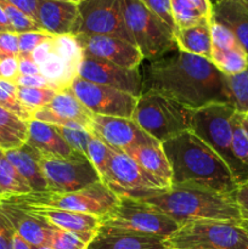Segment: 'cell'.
Masks as SVG:
<instances>
[{
    "label": "cell",
    "instance_id": "26",
    "mask_svg": "<svg viewBox=\"0 0 248 249\" xmlns=\"http://www.w3.org/2000/svg\"><path fill=\"white\" fill-rule=\"evenodd\" d=\"M170 5L177 29L212 22L211 0H170Z\"/></svg>",
    "mask_w": 248,
    "mask_h": 249
},
{
    "label": "cell",
    "instance_id": "59",
    "mask_svg": "<svg viewBox=\"0 0 248 249\" xmlns=\"http://www.w3.org/2000/svg\"><path fill=\"white\" fill-rule=\"evenodd\" d=\"M80 1H84V0H79V2H80Z\"/></svg>",
    "mask_w": 248,
    "mask_h": 249
},
{
    "label": "cell",
    "instance_id": "31",
    "mask_svg": "<svg viewBox=\"0 0 248 249\" xmlns=\"http://www.w3.org/2000/svg\"><path fill=\"white\" fill-rule=\"evenodd\" d=\"M211 61L225 75H235L248 67V56L241 46L229 50L212 49Z\"/></svg>",
    "mask_w": 248,
    "mask_h": 249
},
{
    "label": "cell",
    "instance_id": "28",
    "mask_svg": "<svg viewBox=\"0 0 248 249\" xmlns=\"http://www.w3.org/2000/svg\"><path fill=\"white\" fill-rule=\"evenodd\" d=\"M28 122L0 107V148L16 150L27 142Z\"/></svg>",
    "mask_w": 248,
    "mask_h": 249
},
{
    "label": "cell",
    "instance_id": "12",
    "mask_svg": "<svg viewBox=\"0 0 248 249\" xmlns=\"http://www.w3.org/2000/svg\"><path fill=\"white\" fill-rule=\"evenodd\" d=\"M101 180L118 196H130L147 190L168 189L159 180L141 168L124 151L113 147Z\"/></svg>",
    "mask_w": 248,
    "mask_h": 249
},
{
    "label": "cell",
    "instance_id": "8",
    "mask_svg": "<svg viewBox=\"0 0 248 249\" xmlns=\"http://www.w3.org/2000/svg\"><path fill=\"white\" fill-rule=\"evenodd\" d=\"M168 249H248V230L229 221L182 225L165 240Z\"/></svg>",
    "mask_w": 248,
    "mask_h": 249
},
{
    "label": "cell",
    "instance_id": "14",
    "mask_svg": "<svg viewBox=\"0 0 248 249\" xmlns=\"http://www.w3.org/2000/svg\"><path fill=\"white\" fill-rule=\"evenodd\" d=\"M77 77L95 84L114 88L136 99L143 92V79L139 68H124L97 58L83 57L78 66Z\"/></svg>",
    "mask_w": 248,
    "mask_h": 249
},
{
    "label": "cell",
    "instance_id": "49",
    "mask_svg": "<svg viewBox=\"0 0 248 249\" xmlns=\"http://www.w3.org/2000/svg\"><path fill=\"white\" fill-rule=\"evenodd\" d=\"M53 39L50 40H46L44 43L39 44L31 53V58L33 60V62H35L36 65L40 66L48 60L49 56L53 53Z\"/></svg>",
    "mask_w": 248,
    "mask_h": 249
},
{
    "label": "cell",
    "instance_id": "35",
    "mask_svg": "<svg viewBox=\"0 0 248 249\" xmlns=\"http://www.w3.org/2000/svg\"><path fill=\"white\" fill-rule=\"evenodd\" d=\"M0 7L2 9L4 14L6 15V18L11 26L12 31L15 33H24V32H34L43 31L35 19L32 18L23 11L15 7L14 5L9 4L5 0H0Z\"/></svg>",
    "mask_w": 248,
    "mask_h": 249
},
{
    "label": "cell",
    "instance_id": "1",
    "mask_svg": "<svg viewBox=\"0 0 248 249\" xmlns=\"http://www.w3.org/2000/svg\"><path fill=\"white\" fill-rule=\"evenodd\" d=\"M196 111L213 104H230L226 75L211 60L175 49L150 61L143 88Z\"/></svg>",
    "mask_w": 248,
    "mask_h": 249
},
{
    "label": "cell",
    "instance_id": "13",
    "mask_svg": "<svg viewBox=\"0 0 248 249\" xmlns=\"http://www.w3.org/2000/svg\"><path fill=\"white\" fill-rule=\"evenodd\" d=\"M70 89L91 113L99 116L131 118L138 101L130 94L79 77L73 79Z\"/></svg>",
    "mask_w": 248,
    "mask_h": 249
},
{
    "label": "cell",
    "instance_id": "19",
    "mask_svg": "<svg viewBox=\"0 0 248 249\" xmlns=\"http://www.w3.org/2000/svg\"><path fill=\"white\" fill-rule=\"evenodd\" d=\"M78 19V4L61 0H38L36 22L51 36L73 34Z\"/></svg>",
    "mask_w": 248,
    "mask_h": 249
},
{
    "label": "cell",
    "instance_id": "55",
    "mask_svg": "<svg viewBox=\"0 0 248 249\" xmlns=\"http://www.w3.org/2000/svg\"><path fill=\"white\" fill-rule=\"evenodd\" d=\"M238 1H240V2H241V4H242V5H243V6H245V7H246V9H247V10H248V0H238Z\"/></svg>",
    "mask_w": 248,
    "mask_h": 249
},
{
    "label": "cell",
    "instance_id": "11",
    "mask_svg": "<svg viewBox=\"0 0 248 249\" xmlns=\"http://www.w3.org/2000/svg\"><path fill=\"white\" fill-rule=\"evenodd\" d=\"M73 34L109 36L134 45L124 23L122 0H84L78 4V19Z\"/></svg>",
    "mask_w": 248,
    "mask_h": 249
},
{
    "label": "cell",
    "instance_id": "52",
    "mask_svg": "<svg viewBox=\"0 0 248 249\" xmlns=\"http://www.w3.org/2000/svg\"><path fill=\"white\" fill-rule=\"evenodd\" d=\"M31 245L26 242L23 238L19 235H17L16 232L14 233V237H12V248L11 249H32Z\"/></svg>",
    "mask_w": 248,
    "mask_h": 249
},
{
    "label": "cell",
    "instance_id": "43",
    "mask_svg": "<svg viewBox=\"0 0 248 249\" xmlns=\"http://www.w3.org/2000/svg\"><path fill=\"white\" fill-rule=\"evenodd\" d=\"M146 7L153 14L157 15L173 32L177 29L172 12V5L170 0H141Z\"/></svg>",
    "mask_w": 248,
    "mask_h": 249
},
{
    "label": "cell",
    "instance_id": "42",
    "mask_svg": "<svg viewBox=\"0 0 248 249\" xmlns=\"http://www.w3.org/2000/svg\"><path fill=\"white\" fill-rule=\"evenodd\" d=\"M0 107L7 109L11 113L16 114L17 117H19L23 121L29 122L31 119H33V112L29 111L18 99L17 96L9 94L5 90H2L0 88Z\"/></svg>",
    "mask_w": 248,
    "mask_h": 249
},
{
    "label": "cell",
    "instance_id": "32",
    "mask_svg": "<svg viewBox=\"0 0 248 249\" xmlns=\"http://www.w3.org/2000/svg\"><path fill=\"white\" fill-rule=\"evenodd\" d=\"M53 53L71 70L77 73L78 66L83 58V51L82 46L79 45L74 34H63V36H53Z\"/></svg>",
    "mask_w": 248,
    "mask_h": 249
},
{
    "label": "cell",
    "instance_id": "51",
    "mask_svg": "<svg viewBox=\"0 0 248 249\" xmlns=\"http://www.w3.org/2000/svg\"><path fill=\"white\" fill-rule=\"evenodd\" d=\"M9 4L14 5L15 7L19 9L31 16L32 18L36 21V5H38V0H5Z\"/></svg>",
    "mask_w": 248,
    "mask_h": 249
},
{
    "label": "cell",
    "instance_id": "21",
    "mask_svg": "<svg viewBox=\"0 0 248 249\" xmlns=\"http://www.w3.org/2000/svg\"><path fill=\"white\" fill-rule=\"evenodd\" d=\"M26 143L38 151L41 156L49 157L67 158L75 152L68 146L55 125L34 118L28 122Z\"/></svg>",
    "mask_w": 248,
    "mask_h": 249
},
{
    "label": "cell",
    "instance_id": "6",
    "mask_svg": "<svg viewBox=\"0 0 248 249\" xmlns=\"http://www.w3.org/2000/svg\"><path fill=\"white\" fill-rule=\"evenodd\" d=\"M126 31L143 60L155 61L177 48L174 32L141 0H122Z\"/></svg>",
    "mask_w": 248,
    "mask_h": 249
},
{
    "label": "cell",
    "instance_id": "47",
    "mask_svg": "<svg viewBox=\"0 0 248 249\" xmlns=\"http://www.w3.org/2000/svg\"><path fill=\"white\" fill-rule=\"evenodd\" d=\"M15 84L17 87L24 88H45V89H53V85L45 79L41 74L39 75H17ZM56 91V90H55Z\"/></svg>",
    "mask_w": 248,
    "mask_h": 249
},
{
    "label": "cell",
    "instance_id": "7",
    "mask_svg": "<svg viewBox=\"0 0 248 249\" xmlns=\"http://www.w3.org/2000/svg\"><path fill=\"white\" fill-rule=\"evenodd\" d=\"M6 199L27 206L50 207L63 211L78 212L102 218L117 206L119 196L107 185L100 181L73 192H31L18 196L6 197Z\"/></svg>",
    "mask_w": 248,
    "mask_h": 249
},
{
    "label": "cell",
    "instance_id": "57",
    "mask_svg": "<svg viewBox=\"0 0 248 249\" xmlns=\"http://www.w3.org/2000/svg\"><path fill=\"white\" fill-rule=\"evenodd\" d=\"M32 249H51L50 247H46V246H43V247H33Z\"/></svg>",
    "mask_w": 248,
    "mask_h": 249
},
{
    "label": "cell",
    "instance_id": "30",
    "mask_svg": "<svg viewBox=\"0 0 248 249\" xmlns=\"http://www.w3.org/2000/svg\"><path fill=\"white\" fill-rule=\"evenodd\" d=\"M39 68L40 74L53 85L57 92L70 88L71 83L77 77V73L71 70L53 51L48 60L39 66Z\"/></svg>",
    "mask_w": 248,
    "mask_h": 249
},
{
    "label": "cell",
    "instance_id": "23",
    "mask_svg": "<svg viewBox=\"0 0 248 249\" xmlns=\"http://www.w3.org/2000/svg\"><path fill=\"white\" fill-rule=\"evenodd\" d=\"M212 19L230 29L248 56V10L238 0H221L213 5Z\"/></svg>",
    "mask_w": 248,
    "mask_h": 249
},
{
    "label": "cell",
    "instance_id": "9",
    "mask_svg": "<svg viewBox=\"0 0 248 249\" xmlns=\"http://www.w3.org/2000/svg\"><path fill=\"white\" fill-rule=\"evenodd\" d=\"M100 226L156 236L164 240L180 228L174 220L157 209L126 196H119L117 206L100 218Z\"/></svg>",
    "mask_w": 248,
    "mask_h": 249
},
{
    "label": "cell",
    "instance_id": "44",
    "mask_svg": "<svg viewBox=\"0 0 248 249\" xmlns=\"http://www.w3.org/2000/svg\"><path fill=\"white\" fill-rule=\"evenodd\" d=\"M18 33L0 32V57L1 56H18Z\"/></svg>",
    "mask_w": 248,
    "mask_h": 249
},
{
    "label": "cell",
    "instance_id": "18",
    "mask_svg": "<svg viewBox=\"0 0 248 249\" xmlns=\"http://www.w3.org/2000/svg\"><path fill=\"white\" fill-rule=\"evenodd\" d=\"M0 211L12 226L15 232L21 236L28 245L32 247H48L53 229L50 224L6 199L0 198Z\"/></svg>",
    "mask_w": 248,
    "mask_h": 249
},
{
    "label": "cell",
    "instance_id": "34",
    "mask_svg": "<svg viewBox=\"0 0 248 249\" xmlns=\"http://www.w3.org/2000/svg\"><path fill=\"white\" fill-rule=\"evenodd\" d=\"M55 90L45 88L17 87V99L34 113L38 109L48 106L56 95Z\"/></svg>",
    "mask_w": 248,
    "mask_h": 249
},
{
    "label": "cell",
    "instance_id": "33",
    "mask_svg": "<svg viewBox=\"0 0 248 249\" xmlns=\"http://www.w3.org/2000/svg\"><path fill=\"white\" fill-rule=\"evenodd\" d=\"M231 105L240 114L248 116V67L235 75H226Z\"/></svg>",
    "mask_w": 248,
    "mask_h": 249
},
{
    "label": "cell",
    "instance_id": "48",
    "mask_svg": "<svg viewBox=\"0 0 248 249\" xmlns=\"http://www.w3.org/2000/svg\"><path fill=\"white\" fill-rule=\"evenodd\" d=\"M14 229L10 225L7 219L0 211V249H11L12 237H14Z\"/></svg>",
    "mask_w": 248,
    "mask_h": 249
},
{
    "label": "cell",
    "instance_id": "29",
    "mask_svg": "<svg viewBox=\"0 0 248 249\" xmlns=\"http://www.w3.org/2000/svg\"><path fill=\"white\" fill-rule=\"evenodd\" d=\"M32 189L0 148V198L31 194Z\"/></svg>",
    "mask_w": 248,
    "mask_h": 249
},
{
    "label": "cell",
    "instance_id": "2",
    "mask_svg": "<svg viewBox=\"0 0 248 249\" xmlns=\"http://www.w3.org/2000/svg\"><path fill=\"white\" fill-rule=\"evenodd\" d=\"M172 168V185L235 195L238 185L223 158L191 130L162 143Z\"/></svg>",
    "mask_w": 248,
    "mask_h": 249
},
{
    "label": "cell",
    "instance_id": "4",
    "mask_svg": "<svg viewBox=\"0 0 248 249\" xmlns=\"http://www.w3.org/2000/svg\"><path fill=\"white\" fill-rule=\"evenodd\" d=\"M235 113L230 104L208 105L194 111L190 130L223 158L241 186L248 181V172L236 160L232 151V117Z\"/></svg>",
    "mask_w": 248,
    "mask_h": 249
},
{
    "label": "cell",
    "instance_id": "24",
    "mask_svg": "<svg viewBox=\"0 0 248 249\" xmlns=\"http://www.w3.org/2000/svg\"><path fill=\"white\" fill-rule=\"evenodd\" d=\"M5 153L17 172L29 185L32 192L46 191V181L40 167L41 155L38 151L24 143L22 147L5 151Z\"/></svg>",
    "mask_w": 248,
    "mask_h": 249
},
{
    "label": "cell",
    "instance_id": "58",
    "mask_svg": "<svg viewBox=\"0 0 248 249\" xmlns=\"http://www.w3.org/2000/svg\"><path fill=\"white\" fill-rule=\"evenodd\" d=\"M221 0H211V2H212V5H215V4H218V2H220Z\"/></svg>",
    "mask_w": 248,
    "mask_h": 249
},
{
    "label": "cell",
    "instance_id": "37",
    "mask_svg": "<svg viewBox=\"0 0 248 249\" xmlns=\"http://www.w3.org/2000/svg\"><path fill=\"white\" fill-rule=\"evenodd\" d=\"M232 151L236 160L248 172V131L242 122V114L236 112L232 117Z\"/></svg>",
    "mask_w": 248,
    "mask_h": 249
},
{
    "label": "cell",
    "instance_id": "22",
    "mask_svg": "<svg viewBox=\"0 0 248 249\" xmlns=\"http://www.w3.org/2000/svg\"><path fill=\"white\" fill-rule=\"evenodd\" d=\"M124 152L130 156L141 168L159 180L167 187L172 186L173 173L169 160L163 150L162 143H146L125 150Z\"/></svg>",
    "mask_w": 248,
    "mask_h": 249
},
{
    "label": "cell",
    "instance_id": "15",
    "mask_svg": "<svg viewBox=\"0 0 248 249\" xmlns=\"http://www.w3.org/2000/svg\"><path fill=\"white\" fill-rule=\"evenodd\" d=\"M75 38L82 46L83 57L107 61L124 68H139L143 61L139 49L123 39L87 34H75Z\"/></svg>",
    "mask_w": 248,
    "mask_h": 249
},
{
    "label": "cell",
    "instance_id": "25",
    "mask_svg": "<svg viewBox=\"0 0 248 249\" xmlns=\"http://www.w3.org/2000/svg\"><path fill=\"white\" fill-rule=\"evenodd\" d=\"M174 40L179 50L211 60V23L196 24L186 28L175 29Z\"/></svg>",
    "mask_w": 248,
    "mask_h": 249
},
{
    "label": "cell",
    "instance_id": "46",
    "mask_svg": "<svg viewBox=\"0 0 248 249\" xmlns=\"http://www.w3.org/2000/svg\"><path fill=\"white\" fill-rule=\"evenodd\" d=\"M235 199L240 211L241 226L248 230V181L238 186L235 192Z\"/></svg>",
    "mask_w": 248,
    "mask_h": 249
},
{
    "label": "cell",
    "instance_id": "16",
    "mask_svg": "<svg viewBox=\"0 0 248 249\" xmlns=\"http://www.w3.org/2000/svg\"><path fill=\"white\" fill-rule=\"evenodd\" d=\"M91 135L97 136L108 146L125 151L157 141L139 126L134 119L94 114L91 122Z\"/></svg>",
    "mask_w": 248,
    "mask_h": 249
},
{
    "label": "cell",
    "instance_id": "56",
    "mask_svg": "<svg viewBox=\"0 0 248 249\" xmlns=\"http://www.w3.org/2000/svg\"><path fill=\"white\" fill-rule=\"evenodd\" d=\"M61 1H70V2H75V4H79V0H61Z\"/></svg>",
    "mask_w": 248,
    "mask_h": 249
},
{
    "label": "cell",
    "instance_id": "39",
    "mask_svg": "<svg viewBox=\"0 0 248 249\" xmlns=\"http://www.w3.org/2000/svg\"><path fill=\"white\" fill-rule=\"evenodd\" d=\"M211 36H212V49L216 50H229V49L241 46L236 40L235 36L230 29L223 24L213 21L211 22Z\"/></svg>",
    "mask_w": 248,
    "mask_h": 249
},
{
    "label": "cell",
    "instance_id": "54",
    "mask_svg": "<svg viewBox=\"0 0 248 249\" xmlns=\"http://www.w3.org/2000/svg\"><path fill=\"white\" fill-rule=\"evenodd\" d=\"M242 122H243V125H245V128L247 129V131H248V116L242 114Z\"/></svg>",
    "mask_w": 248,
    "mask_h": 249
},
{
    "label": "cell",
    "instance_id": "45",
    "mask_svg": "<svg viewBox=\"0 0 248 249\" xmlns=\"http://www.w3.org/2000/svg\"><path fill=\"white\" fill-rule=\"evenodd\" d=\"M17 75H18V56H1L0 78L15 83Z\"/></svg>",
    "mask_w": 248,
    "mask_h": 249
},
{
    "label": "cell",
    "instance_id": "38",
    "mask_svg": "<svg viewBox=\"0 0 248 249\" xmlns=\"http://www.w3.org/2000/svg\"><path fill=\"white\" fill-rule=\"evenodd\" d=\"M111 146L107 145L105 141H102L97 136L91 135L89 142H88L87 157L90 160V163L94 165L95 169L97 170L101 179L105 175V172H106L107 164H108L109 157H111Z\"/></svg>",
    "mask_w": 248,
    "mask_h": 249
},
{
    "label": "cell",
    "instance_id": "10",
    "mask_svg": "<svg viewBox=\"0 0 248 249\" xmlns=\"http://www.w3.org/2000/svg\"><path fill=\"white\" fill-rule=\"evenodd\" d=\"M40 167L48 192H73L102 181L87 156L79 152L67 158L41 156Z\"/></svg>",
    "mask_w": 248,
    "mask_h": 249
},
{
    "label": "cell",
    "instance_id": "27",
    "mask_svg": "<svg viewBox=\"0 0 248 249\" xmlns=\"http://www.w3.org/2000/svg\"><path fill=\"white\" fill-rule=\"evenodd\" d=\"M46 108L53 111V113L58 114V116L82 124L91 134V122L94 113H91L78 100V97L73 94L70 88L60 92H56V95L51 100L50 104L46 106Z\"/></svg>",
    "mask_w": 248,
    "mask_h": 249
},
{
    "label": "cell",
    "instance_id": "20",
    "mask_svg": "<svg viewBox=\"0 0 248 249\" xmlns=\"http://www.w3.org/2000/svg\"><path fill=\"white\" fill-rule=\"evenodd\" d=\"M88 249H168V247L162 237L100 226Z\"/></svg>",
    "mask_w": 248,
    "mask_h": 249
},
{
    "label": "cell",
    "instance_id": "36",
    "mask_svg": "<svg viewBox=\"0 0 248 249\" xmlns=\"http://www.w3.org/2000/svg\"><path fill=\"white\" fill-rule=\"evenodd\" d=\"M91 240L79 233L61 229H51L48 247L51 249H88Z\"/></svg>",
    "mask_w": 248,
    "mask_h": 249
},
{
    "label": "cell",
    "instance_id": "50",
    "mask_svg": "<svg viewBox=\"0 0 248 249\" xmlns=\"http://www.w3.org/2000/svg\"><path fill=\"white\" fill-rule=\"evenodd\" d=\"M40 68L31 57L18 56V75H39Z\"/></svg>",
    "mask_w": 248,
    "mask_h": 249
},
{
    "label": "cell",
    "instance_id": "5",
    "mask_svg": "<svg viewBox=\"0 0 248 249\" xmlns=\"http://www.w3.org/2000/svg\"><path fill=\"white\" fill-rule=\"evenodd\" d=\"M192 109L167 96L145 90L136 101L131 119L157 142L163 143L191 129Z\"/></svg>",
    "mask_w": 248,
    "mask_h": 249
},
{
    "label": "cell",
    "instance_id": "41",
    "mask_svg": "<svg viewBox=\"0 0 248 249\" xmlns=\"http://www.w3.org/2000/svg\"><path fill=\"white\" fill-rule=\"evenodd\" d=\"M53 36L46 33L44 31H34V32H24L18 33V56L23 57H31V53L39 44L44 43L46 40L53 39Z\"/></svg>",
    "mask_w": 248,
    "mask_h": 249
},
{
    "label": "cell",
    "instance_id": "17",
    "mask_svg": "<svg viewBox=\"0 0 248 249\" xmlns=\"http://www.w3.org/2000/svg\"><path fill=\"white\" fill-rule=\"evenodd\" d=\"M6 199V198H2ZM9 201V199H6ZM11 202V201H9ZM14 203V202H11ZM16 204L19 208L29 212L33 215L43 219L48 224H50L53 228L61 229V230L71 231V232L79 233L85 237L92 238L96 236L97 231L100 229V218L90 214L78 213V212L63 211V209L50 208V207H40V206H27V204Z\"/></svg>",
    "mask_w": 248,
    "mask_h": 249
},
{
    "label": "cell",
    "instance_id": "53",
    "mask_svg": "<svg viewBox=\"0 0 248 249\" xmlns=\"http://www.w3.org/2000/svg\"><path fill=\"white\" fill-rule=\"evenodd\" d=\"M0 88L2 90H5L6 92H9V94L17 96V85L14 82H10V80H5L0 78Z\"/></svg>",
    "mask_w": 248,
    "mask_h": 249
},
{
    "label": "cell",
    "instance_id": "3",
    "mask_svg": "<svg viewBox=\"0 0 248 249\" xmlns=\"http://www.w3.org/2000/svg\"><path fill=\"white\" fill-rule=\"evenodd\" d=\"M167 215L179 226L196 221H229L240 224L241 216L235 195L185 185L147 190L130 196Z\"/></svg>",
    "mask_w": 248,
    "mask_h": 249
},
{
    "label": "cell",
    "instance_id": "40",
    "mask_svg": "<svg viewBox=\"0 0 248 249\" xmlns=\"http://www.w3.org/2000/svg\"><path fill=\"white\" fill-rule=\"evenodd\" d=\"M56 126V125H55ZM65 139L66 142L68 143L71 148L75 152H79L82 155L87 156L88 142H89L91 134L87 130H78V129L65 128V126H56Z\"/></svg>",
    "mask_w": 248,
    "mask_h": 249
}]
</instances>
